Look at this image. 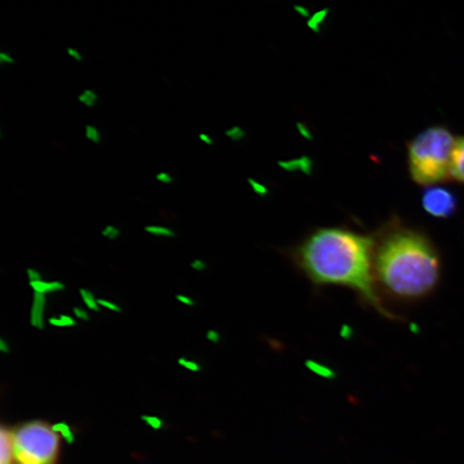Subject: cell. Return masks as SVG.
Returning <instances> with one entry per match:
<instances>
[{
    "instance_id": "cell-1",
    "label": "cell",
    "mask_w": 464,
    "mask_h": 464,
    "mask_svg": "<svg viewBox=\"0 0 464 464\" xmlns=\"http://www.w3.org/2000/svg\"><path fill=\"white\" fill-rule=\"evenodd\" d=\"M295 261L317 285L355 290L382 315L393 318L377 297L374 286V242L344 228L313 232L295 251Z\"/></svg>"
},
{
    "instance_id": "cell-2",
    "label": "cell",
    "mask_w": 464,
    "mask_h": 464,
    "mask_svg": "<svg viewBox=\"0 0 464 464\" xmlns=\"http://www.w3.org/2000/svg\"><path fill=\"white\" fill-rule=\"evenodd\" d=\"M374 277L393 298H425L440 282L437 248L421 232L394 226L374 246Z\"/></svg>"
},
{
    "instance_id": "cell-3",
    "label": "cell",
    "mask_w": 464,
    "mask_h": 464,
    "mask_svg": "<svg viewBox=\"0 0 464 464\" xmlns=\"http://www.w3.org/2000/svg\"><path fill=\"white\" fill-rule=\"evenodd\" d=\"M456 138L443 126L430 127L408 145L411 179L422 187L450 179V162Z\"/></svg>"
},
{
    "instance_id": "cell-4",
    "label": "cell",
    "mask_w": 464,
    "mask_h": 464,
    "mask_svg": "<svg viewBox=\"0 0 464 464\" xmlns=\"http://www.w3.org/2000/svg\"><path fill=\"white\" fill-rule=\"evenodd\" d=\"M14 457L19 464H55L60 437L48 423H25L13 433Z\"/></svg>"
},
{
    "instance_id": "cell-5",
    "label": "cell",
    "mask_w": 464,
    "mask_h": 464,
    "mask_svg": "<svg viewBox=\"0 0 464 464\" xmlns=\"http://www.w3.org/2000/svg\"><path fill=\"white\" fill-rule=\"evenodd\" d=\"M422 207L432 217L449 218L456 211V196L446 188H430L422 195Z\"/></svg>"
},
{
    "instance_id": "cell-6",
    "label": "cell",
    "mask_w": 464,
    "mask_h": 464,
    "mask_svg": "<svg viewBox=\"0 0 464 464\" xmlns=\"http://www.w3.org/2000/svg\"><path fill=\"white\" fill-rule=\"evenodd\" d=\"M450 179L464 184V137L457 138L452 150Z\"/></svg>"
},
{
    "instance_id": "cell-7",
    "label": "cell",
    "mask_w": 464,
    "mask_h": 464,
    "mask_svg": "<svg viewBox=\"0 0 464 464\" xmlns=\"http://www.w3.org/2000/svg\"><path fill=\"white\" fill-rule=\"evenodd\" d=\"M45 307H46V295L42 294L34 293V300L31 310V318L29 322L34 328L38 330H44L45 328Z\"/></svg>"
},
{
    "instance_id": "cell-8",
    "label": "cell",
    "mask_w": 464,
    "mask_h": 464,
    "mask_svg": "<svg viewBox=\"0 0 464 464\" xmlns=\"http://www.w3.org/2000/svg\"><path fill=\"white\" fill-rule=\"evenodd\" d=\"M14 457L13 433L5 428L0 431V464H11Z\"/></svg>"
},
{
    "instance_id": "cell-9",
    "label": "cell",
    "mask_w": 464,
    "mask_h": 464,
    "mask_svg": "<svg viewBox=\"0 0 464 464\" xmlns=\"http://www.w3.org/2000/svg\"><path fill=\"white\" fill-rule=\"evenodd\" d=\"M29 286L32 287L34 293L49 295L63 292L66 289L65 284L60 281H44L39 280L34 282H29Z\"/></svg>"
},
{
    "instance_id": "cell-10",
    "label": "cell",
    "mask_w": 464,
    "mask_h": 464,
    "mask_svg": "<svg viewBox=\"0 0 464 464\" xmlns=\"http://www.w3.org/2000/svg\"><path fill=\"white\" fill-rule=\"evenodd\" d=\"M79 293L81 299H82L83 304L87 307V310L92 312L101 311V305L98 304V299L95 297V295L91 292L90 289L80 288Z\"/></svg>"
},
{
    "instance_id": "cell-11",
    "label": "cell",
    "mask_w": 464,
    "mask_h": 464,
    "mask_svg": "<svg viewBox=\"0 0 464 464\" xmlns=\"http://www.w3.org/2000/svg\"><path fill=\"white\" fill-rule=\"evenodd\" d=\"M78 101L83 104L84 107L92 109L97 106L100 102V95L94 90L85 89L80 92Z\"/></svg>"
},
{
    "instance_id": "cell-12",
    "label": "cell",
    "mask_w": 464,
    "mask_h": 464,
    "mask_svg": "<svg viewBox=\"0 0 464 464\" xmlns=\"http://www.w3.org/2000/svg\"><path fill=\"white\" fill-rule=\"evenodd\" d=\"M48 323L51 324V326L60 328L74 327L75 324H77L75 317L67 314H61L57 317H51L48 319Z\"/></svg>"
},
{
    "instance_id": "cell-13",
    "label": "cell",
    "mask_w": 464,
    "mask_h": 464,
    "mask_svg": "<svg viewBox=\"0 0 464 464\" xmlns=\"http://www.w3.org/2000/svg\"><path fill=\"white\" fill-rule=\"evenodd\" d=\"M145 232H148L150 236L155 237H176V232H174L171 228L167 227V226L160 225H149L144 228Z\"/></svg>"
},
{
    "instance_id": "cell-14",
    "label": "cell",
    "mask_w": 464,
    "mask_h": 464,
    "mask_svg": "<svg viewBox=\"0 0 464 464\" xmlns=\"http://www.w3.org/2000/svg\"><path fill=\"white\" fill-rule=\"evenodd\" d=\"M85 138L92 143L101 144L102 141V136L100 130L97 129L95 125H86L85 126Z\"/></svg>"
},
{
    "instance_id": "cell-15",
    "label": "cell",
    "mask_w": 464,
    "mask_h": 464,
    "mask_svg": "<svg viewBox=\"0 0 464 464\" xmlns=\"http://www.w3.org/2000/svg\"><path fill=\"white\" fill-rule=\"evenodd\" d=\"M102 235L106 237L107 239L113 241L119 239V237L121 236V230L114 225H108L102 229Z\"/></svg>"
},
{
    "instance_id": "cell-16",
    "label": "cell",
    "mask_w": 464,
    "mask_h": 464,
    "mask_svg": "<svg viewBox=\"0 0 464 464\" xmlns=\"http://www.w3.org/2000/svg\"><path fill=\"white\" fill-rule=\"evenodd\" d=\"M226 136L231 139V140L239 141L245 138L246 133L240 127H232V129L226 131Z\"/></svg>"
},
{
    "instance_id": "cell-17",
    "label": "cell",
    "mask_w": 464,
    "mask_h": 464,
    "mask_svg": "<svg viewBox=\"0 0 464 464\" xmlns=\"http://www.w3.org/2000/svg\"><path fill=\"white\" fill-rule=\"evenodd\" d=\"M178 362L179 365H182V367L193 371V372H199L200 371V365L194 361H189V359L179 358Z\"/></svg>"
},
{
    "instance_id": "cell-18",
    "label": "cell",
    "mask_w": 464,
    "mask_h": 464,
    "mask_svg": "<svg viewBox=\"0 0 464 464\" xmlns=\"http://www.w3.org/2000/svg\"><path fill=\"white\" fill-rule=\"evenodd\" d=\"M72 312L74 317L78 318L79 321L89 322L91 319L90 312L83 309V307L74 306Z\"/></svg>"
},
{
    "instance_id": "cell-19",
    "label": "cell",
    "mask_w": 464,
    "mask_h": 464,
    "mask_svg": "<svg viewBox=\"0 0 464 464\" xmlns=\"http://www.w3.org/2000/svg\"><path fill=\"white\" fill-rule=\"evenodd\" d=\"M98 304H100L101 307H104L109 311H112L114 313H121V307L119 304L113 303V301L106 300V299H98Z\"/></svg>"
},
{
    "instance_id": "cell-20",
    "label": "cell",
    "mask_w": 464,
    "mask_h": 464,
    "mask_svg": "<svg viewBox=\"0 0 464 464\" xmlns=\"http://www.w3.org/2000/svg\"><path fill=\"white\" fill-rule=\"evenodd\" d=\"M15 63L14 57L9 52H0V63L4 66L14 65Z\"/></svg>"
},
{
    "instance_id": "cell-21",
    "label": "cell",
    "mask_w": 464,
    "mask_h": 464,
    "mask_svg": "<svg viewBox=\"0 0 464 464\" xmlns=\"http://www.w3.org/2000/svg\"><path fill=\"white\" fill-rule=\"evenodd\" d=\"M156 179H158L159 182L166 185L172 184L174 181L171 174L168 172H160L159 174H156Z\"/></svg>"
},
{
    "instance_id": "cell-22",
    "label": "cell",
    "mask_w": 464,
    "mask_h": 464,
    "mask_svg": "<svg viewBox=\"0 0 464 464\" xmlns=\"http://www.w3.org/2000/svg\"><path fill=\"white\" fill-rule=\"evenodd\" d=\"M67 54L73 58L75 62L82 63L84 61V56L78 49L72 48V46H69L67 49Z\"/></svg>"
},
{
    "instance_id": "cell-23",
    "label": "cell",
    "mask_w": 464,
    "mask_h": 464,
    "mask_svg": "<svg viewBox=\"0 0 464 464\" xmlns=\"http://www.w3.org/2000/svg\"><path fill=\"white\" fill-rule=\"evenodd\" d=\"M176 298L179 301V303H181L182 304L187 306H195L196 304L195 300L193 298L188 297V295H187L178 294L176 295Z\"/></svg>"
},
{
    "instance_id": "cell-24",
    "label": "cell",
    "mask_w": 464,
    "mask_h": 464,
    "mask_svg": "<svg viewBox=\"0 0 464 464\" xmlns=\"http://www.w3.org/2000/svg\"><path fill=\"white\" fill-rule=\"evenodd\" d=\"M190 268L195 271L202 272L207 269V264L202 259L197 258L191 261Z\"/></svg>"
},
{
    "instance_id": "cell-25",
    "label": "cell",
    "mask_w": 464,
    "mask_h": 464,
    "mask_svg": "<svg viewBox=\"0 0 464 464\" xmlns=\"http://www.w3.org/2000/svg\"><path fill=\"white\" fill-rule=\"evenodd\" d=\"M29 282L43 280L42 274L37 269L28 268L26 270Z\"/></svg>"
},
{
    "instance_id": "cell-26",
    "label": "cell",
    "mask_w": 464,
    "mask_h": 464,
    "mask_svg": "<svg viewBox=\"0 0 464 464\" xmlns=\"http://www.w3.org/2000/svg\"><path fill=\"white\" fill-rule=\"evenodd\" d=\"M206 336L208 341L212 342V343L217 344L220 341V335L216 332V330H208Z\"/></svg>"
},
{
    "instance_id": "cell-27",
    "label": "cell",
    "mask_w": 464,
    "mask_h": 464,
    "mask_svg": "<svg viewBox=\"0 0 464 464\" xmlns=\"http://www.w3.org/2000/svg\"><path fill=\"white\" fill-rule=\"evenodd\" d=\"M199 140L207 145H213L214 140L213 138L210 135H208V133L201 132L199 135Z\"/></svg>"
},
{
    "instance_id": "cell-28",
    "label": "cell",
    "mask_w": 464,
    "mask_h": 464,
    "mask_svg": "<svg viewBox=\"0 0 464 464\" xmlns=\"http://www.w3.org/2000/svg\"><path fill=\"white\" fill-rule=\"evenodd\" d=\"M0 351H2L4 353H8L11 351L8 342L4 338L0 339Z\"/></svg>"
}]
</instances>
